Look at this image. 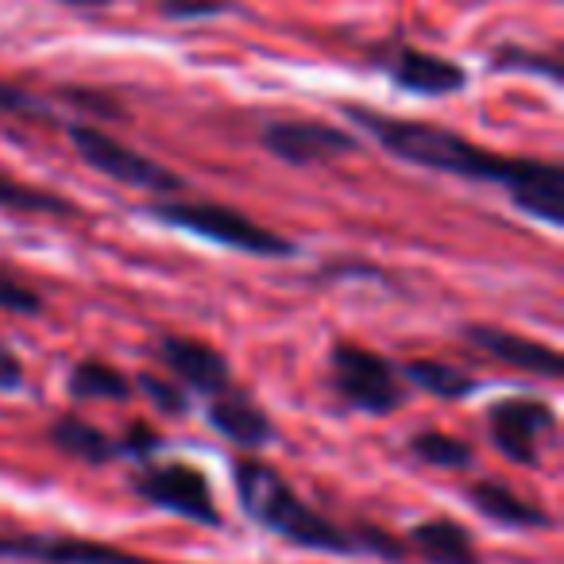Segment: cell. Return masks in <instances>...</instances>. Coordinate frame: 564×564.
I'll return each mask as SVG.
<instances>
[{"instance_id": "6da1fadb", "label": "cell", "mask_w": 564, "mask_h": 564, "mask_svg": "<svg viewBox=\"0 0 564 564\" xmlns=\"http://www.w3.org/2000/svg\"><path fill=\"white\" fill-rule=\"evenodd\" d=\"M340 112L360 132H368L387 155L402 159L410 166H422V171L456 174V178L468 182H491V186L507 189L510 202L525 217L541 220L549 228L564 225V171L549 159H507L499 151L464 140L453 128L394 117V112H379L371 105L345 101Z\"/></svg>"}, {"instance_id": "7a4b0ae2", "label": "cell", "mask_w": 564, "mask_h": 564, "mask_svg": "<svg viewBox=\"0 0 564 564\" xmlns=\"http://www.w3.org/2000/svg\"><path fill=\"white\" fill-rule=\"evenodd\" d=\"M232 479L248 518H256L263 530L279 533L282 541L314 549V553H337V556L364 553L360 533H348L333 518L317 514L271 464L256 460V456H243V460L232 464Z\"/></svg>"}, {"instance_id": "3957f363", "label": "cell", "mask_w": 564, "mask_h": 564, "mask_svg": "<svg viewBox=\"0 0 564 564\" xmlns=\"http://www.w3.org/2000/svg\"><path fill=\"white\" fill-rule=\"evenodd\" d=\"M148 217L166 228L202 236V240L243 251V256H256V259H291L294 251H299L291 236H282V232H274V228L259 225V220L243 217V213L232 209V205L159 197V202L148 205Z\"/></svg>"}, {"instance_id": "277c9868", "label": "cell", "mask_w": 564, "mask_h": 564, "mask_svg": "<svg viewBox=\"0 0 564 564\" xmlns=\"http://www.w3.org/2000/svg\"><path fill=\"white\" fill-rule=\"evenodd\" d=\"M66 140H70L74 155L89 166V171L105 174V178L120 182V186L132 189H148V194H182L186 189V178L174 174L171 166L155 163L143 151L128 148L124 140H117L112 132H105L101 124H86V120H70L66 124Z\"/></svg>"}, {"instance_id": "5b68a950", "label": "cell", "mask_w": 564, "mask_h": 564, "mask_svg": "<svg viewBox=\"0 0 564 564\" xmlns=\"http://www.w3.org/2000/svg\"><path fill=\"white\" fill-rule=\"evenodd\" d=\"M333 387L337 394L360 414H394L406 402V387L402 376L387 356L371 352V348L356 345V340H337L329 356Z\"/></svg>"}, {"instance_id": "8992f818", "label": "cell", "mask_w": 564, "mask_h": 564, "mask_svg": "<svg viewBox=\"0 0 564 564\" xmlns=\"http://www.w3.org/2000/svg\"><path fill=\"white\" fill-rule=\"evenodd\" d=\"M132 491L140 495V499H148L151 507L171 510V514L186 518V522L209 525V530L220 525V507H217V499H213V487H209V479H205V471L194 468V464H182V460L148 464V468L132 479Z\"/></svg>"}, {"instance_id": "52a82bcc", "label": "cell", "mask_w": 564, "mask_h": 564, "mask_svg": "<svg viewBox=\"0 0 564 564\" xmlns=\"http://www.w3.org/2000/svg\"><path fill=\"white\" fill-rule=\"evenodd\" d=\"M556 430V414L549 402L518 394V399H502L487 410V433L491 445L507 456L510 464L522 468H538L541 464V441Z\"/></svg>"}, {"instance_id": "ba28073f", "label": "cell", "mask_w": 564, "mask_h": 564, "mask_svg": "<svg viewBox=\"0 0 564 564\" xmlns=\"http://www.w3.org/2000/svg\"><path fill=\"white\" fill-rule=\"evenodd\" d=\"M263 148L274 159L291 166H317V163H333V159H345L360 151L348 128L329 124V120H271L263 128Z\"/></svg>"}, {"instance_id": "9c48e42d", "label": "cell", "mask_w": 564, "mask_h": 564, "mask_svg": "<svg viewBox=\"0 0 564 564\" xmlns=\"http://www.w3.org/2000/svg\"><path fill=\"white\" fill-rule=\"evenodd\" d=\"M0 556L40 561V564H171L143 553H128L120 545H105V541L43 538V533H0Z\"/></svg>"}, {"instance_id": "30bf717a", "label": "cell", "mask_w": 564, "mask_h": 564, "mask_svg": "<svg viewBox=\"0 0 564 564\" xmlns=\"http://www.w3.org/2000/svg\"><path fill=\"white\" fill-rule=\"evenodd\" d=\"M379 66H383L394 86L414 97H456L468 86V70L460 63L433 55L425 47H414V43H399L394 51H387L379 58Z\"/></svg>"}, {"instance_id": "8fae6325", "label": "cell", "mask_w": 564, "mask_h": 564, "mask_svg": "<svg viewBox=\"0 0 564 564\" xmlns=\"http://www.w3.org/2000/svg\"><path fill=\"white\" fill-rule=\"evenodd\" d=\"M155 356L171 376H178L189 391L197 394H220L225 387H232V371H228V360L217 352L213 345L197 337H178V333H166V337L155 340Z\"/></svg>"}, {"instance_id": "7c38bea8", "label": "cell", "mask_w": 564, "mask_h": 564, "mask_svg": "<svg viewBox=\"0 0 564 564\" xmlns=\"http://www.w3.org/2000/svg\"><path fill=\"white\" fill-rule=\"evenodd\" d=\"M464 340L471 348H479L484 356L491 360L507 364V368H518V371H530V376H541V379H561L564 364H561V352L533 337H522V333H510V329H499V325H464Z\"/></svg>"}, {"instance_id": "4fadbf2b", "label": "cell", "mask_w": 564, "mask_h": 564, "mask_svg": "<svg viewBox=\"0 0 564 564\" xmlns=\"http://www.w3.org/2000/svg\"><path fill=\"white\" fill-rule=\"evenodd\" d=\"M205 417H209V425L220 437H228L240 448H263L274 441V422L267 417V410L243 391H236V387H225L220 394H213Z\"/></svg>"}, {"instance_id": "5bb4252c", "label": "cell", "mask_w": 564, "mask_h": 564, "mask_svg": "<svg viewBox=\"0 0 564 564\" xmlns=\"http://www.w3.org/2000/svg\"><path fill=\"white\" fill-rule=\"evenodd\" d=\"M468 502L479 510L484 518L499 525H510V530H549L553 518L538 507V502L522 499L514 487L499 484V479H476L468 487Z\"/></svg>"}, {"instance_id": "9a60e30c", "label": "cell", "mask_w": 564, "mask_h": 564, "mask_svg": "<svg viewBox=\"0 0 564 564\" xmlns=\"http://www.w3.org/2000/svg\"><path fill=\"white\" fill-rule=\"evenodd\" d=\"M410 545L425 564H484L476 541L456 518H425L410 530Z\"/></svg>"}, {"instance_id": "2e32d148", "label": "cell", "mask_w": 564, "mask_h": 564, "mask_svg": "<svg viewBox=\"0 0 564 564\" xmlns=\"http://www.w3.org/2000/svg\"><path fill=\"white\" fill-rule=\"evenodd\" d=\"M51 445L58 448V453L74 456V460H86V464H109L120 456L117 441L109 437L105 430H97L94 422H86V417L78 414H63L51 422L47 430Z\"/></svg>"}, {"instance_id": "e0dca14e", "label": "cell", "mask_w": 564, "mask_h": 564, "mask_svg": "<svg viewBox=\"0 0 564 564\" xmlns=\"http://www.w3.org/2000/svg\"><path fill=\"white\" fill-rule=\"evenodd\" d=\"M0 209L24 213V217H58V220L82 217L78 202H70V197H63V194H51V189H35L4 171H0Z\"/></svg>"}, {"instance_id": "ac0fdd59", "label": "cell", "mask_w": 564, "mask_h": 564, "mask_svg": "<svg viewBox=\"0 0 564 564\" xmlns=\"http://www.w3.org/2000/svg\"><path fill=\"white\" fill-rule=\"evenodd\" d=\"M66 391L78 402H128L132 399V379L105 360H82L66 379Z\"/></svg>"}, {"instance_id": "d6986e66", "label": "cell", "mask_w": 564, "mask_h": 564, "mask_svg": "<svg viewBox=\"0 0 564 564\" xmlns=\"http://www.w3.org/2000/svg\"><path fill=\"white\" fill-rule=\"evenodd\" d=\"M399 376L406 379L410 387H417V391L433 394V399H441V402H460L476 391V379L464 368H453V364H445V360H410L399 368Z\"/></svg>"}, {"instance_id": "ffe728a7", "label": "cell", "mask_w": 564, "mask_h": 564, "mask_svg": "<svg viewBox=\"0 0 564 564\" xmlns=\"http://www.w3.org/2000/svg\"><path fill=\"white\" fill-rule=\"evenodd\" d=\"M410 453L417 456L422 464L430 468H448V471H464L471 468V445L453 433H441V430H422L410 437Z\"/></svg>"}, {"instance_id": "44dd1931", "label": "cell", "mask_w": 564, "mask_h": 564, "mask_svg": "<svg viewBox=\"0 0 564 564\" xmlns=\"http://www.w3.org/2000/svg\"><path fill=\"white\" fill-rule=\"evenodd\" d=\"M491 74H533V78H545L549 86H561L564 82V70H561V58L556 55H541V51H525V47H495L491 51Z\"/></svg>"}, {"instance_id": "7402d4cb", "label": "cell", "mask_w": 564, "mask_h": 564, "mask_svg": "<svg viewBox=\"0 0 564 564\" xmlns=\"http://www.w3.org/2000/svg\"><path fill=\"white\" fill-rule=\"evenodd\" d=\"M0 310L17 317H40L47 306H43V294L35 286H28L9 267H0Z\"/></svg>"}, {"instance_id": "603a6c76", "label": "cell", "mask_w": 564, "mask_h": 564, "mask_svg": "<svg viewBox=\"0 0 564 564\" xmlns=\"http://www.w3.org/2000/svg\"><path fill=\"white\" fill-rule=\"evenodd\" d=\"M135 387H140L143 394H148L151 402H155L163 414H171V417H182L189 410V399H186V391L182 387H174L171 379H159L155 371H143L140 379H135Z\"/></svg>"}, {"instance_id": "cb8c5ba5", "label": "cell", "mask_w": 564, "mask_h": 564, "mask_svg": "<svg viewBox=\"0 0 564 564\" xmlns=\"http://www.w3.org/2000/svg\"><path fill=\"white\" fill-rule=\"evenodd\" d=\"M0 112H9V117L55 120V112H51L40 97H32L24 86H17V82H4V78H0Z\"/></svg>"}, {"instance_id": "d4e9b609", "label": "cell", "mask_w": 564, "mask_h": 564, "mask_svg": "<svg viewBox=\"0 0 564 564\" xmlns=\"http://www.w3.org/2000/svg\"><path fill=\"white\" fill-rule=\"evenodd\" d=\"M166 20H213V17H225V12H236L232 0H163L159 4Z\"/></svg>"}, {"instance_id": "484cf974", "label": "cell", "mask_w": 564, "mask_h": 564, "mask_svg": "<svg viewBox=\"0 0 564 564\" xmlns=\"http://www.w3.org/2000/svg\"><path fill=\"white\" fill-rule=\"evenodd\" d=\"M117 448L124 456H132V460H143L148 464L151 456L159 453V448H163V437H159V430H151L148 422H132L124 430V437L117 441Z\"/></svg>"}, {"instance_id": "4316f807", "label": "cell", "mask_w": 564, "mask_h": 564, "mask_svg": "<svg viewBox=\"0 0 564 564\" xmlns=\"http://www.w3.org/2000/svg\"><path fill=\"white\" fill-rule=\"evenodd\" d=\"M24 387V360L0 340V391H20Z\"/></svg>"}, {"instance_id": "83f0119b", "label": "cell", "mask_w": 564, "mask_h": 564, "mask_svg": "<svg viewBox=\"0 0 564 564\" xmlns=\"http://www.w3.org/2000/svg\"><path fill=\"white\" fill-rule=\"evenodd\" d=\"M58 4H74V9H101V4H112V0H58Z\"/></svg>"}]
</instances>
